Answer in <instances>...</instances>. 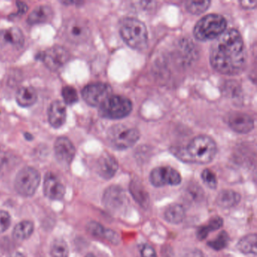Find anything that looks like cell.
Masks as SVG:
<instances>
[{
    "instance_id": "e0dca14e",
    "label": "cell",
    "mask_w": 257,
    "mask_h": 257,
    "mask_svg": "<svg viewBox=\"0 0 257 257\" xmlns=\"http://www.w3.org/2000/svg\"><path fill=\"white\" fill-rule=\"evenodd\" d=\"M0 44L21 49L25 44V35L19 28H10L0 31Z\"/></svg>"
},
{
    "instance_id": "e575fe53",
    "label": "cell",
    "mask_w": 257,
    "mask_h": 257,
    "mask_svg": "<svg viewBox=\"0 0 257 257\" xmlns=\"http://www.w3.org/2000/svg\"><path fill=\"white\" fill-rule=\"evenodd\" d=\"M141 257H157V253L154 248L147 243L143 245L141 249Z\"/></svg>"
},
{
    "instance_id": "7402d4cb",
    "label": "cell",
    "mask_w": 257,
    "mask_h": 257,
    "mask_svg": "<svg viewBox=\"0 0 257 257\" xmlns=\"http://www.w3.org/2000/svg\"><path fill=\"white\" fill-rule=\"evenodd\" d=\"M240 201V194L233 190H223L217 195L216 202L221 208L228 209L238 204Z\"/></svg>"
},
{
    "instance_id": "2e32d148",
    "label": "cell",
    "mask_w": 257,
    "mask_h": 257,
    "mask_svg": "<svg viewBox=\"0 0 257 257\" xmlns=\"http://www.w3.org/2000/svg\"><path fill=\"white\" fill-rule=\"evenodd\" d=\"M118 169L117 161L108 153L102 155L97 162V172L105 180H110L115 176Z\"/></svg>"
},
{
    "instance_id": "d6a6232c",
    "label": "cell",
    "mask_w": 257,
    "mask_h": 257,
    "mask_svg": "<svg viewBox=\"0 0 257 257\" xmlns=\"http://www.w3.org/2000/svg\"><path fill=\"white\" fill-rule=\"evenodd\" d=\"M201 179L210 189H215L217 187V180H216V175L210 170H204L201 173Z\"/></svg>"
},
{
    "instance_id": "4fadbf2b",
    "label": "cell",
    "mask_w": 257,
    "mask_h": 257,
    "mask_svg": "<svg viewBox=\"0 0 257 257\" xmlns=\"http://www.w3.org/2000/svg\"><path fill=\"white\" fill-rule=\"evenodd\" d=\"M55 158L61 165L68 166L73 162L76 155V148L73 143L66 137H60L54 146Z\"/></svg>"
},
{
    "instance_id": "b9f144b4",
    "label": "cell",
    "mask_w": 257,
    "mask_h": 257,
    "mask_svg": "<svg viewBox=\"0 0 257 257\" xmlns=\"http://www.w3.org/2000/svg\"><path fill=\"white\" fill-rule=\"evenodd\" d=\"M25 138H26L27 139H28V140H31V138H32V136H31V135H30V134L26 133V134H25ZM31 140H32V139H31Z\"/></svg>"
},
{
    "instance_id": "3957f363",
    "label": "cell",
    "mask_w": 257,
    "mask_h": 257,
    "mask_svg": "<svg viewBox=\"0 0 257 257\" xmlns=\"http://www.w3.org/2000/svg\"><path fill=\"white\" fill-rule=\"evenodd\" d=\"M119 33L124 43L133 49L142 50L148 43L147 27L141 21L126 18L119 25Z\"/></svg>"
},
{
    "instance_id": "9c48e42d",
    "label": "cell",
    "mask_w": 257,
    "mask_h": 257,
    "mask_svg": "<svg viewBox=\"0 0 257 257\" xmlns=\"http://www.w3.org/2000/svg\"><path fill=\"white\" fill-rule=\"evenodd\" d=\"M63 31L66 39L74 44L85 43L91 35L89 26L82 19H71L67 21Z\"/></svg>"
},
{
    "instance_id": "7bdbcfd3",
    "label": "cell",
    "mask_w": 257,
    "mask_h": 257,
    "mask_svg": "<svg viewBox=\"0 0 257 257\" xmlns=\"http://www.w3.org/2000/svg\"><path fill=\"white\" fill-rule=\"evenodd\" d=\"M85 257H95V255H94V254L92 253H88L86 255H85Z\"/></svg>"
},
{
    "instance_id": "ffe728a7",
    "label": "cell",
    "mask_w": 257,
    "mask_h": 257,
    "mask_svg": "<svg viewBox=\"0 0 257 257\" xmlns=\"http://www.w3.org/2000/svg\"><path fill=\"white\" fill-rule=\"evenodd\" d=\"M131 194L134 199L144 208H147L150 204V195L142 183L138 180H133L129 186Z\"/></svg>"
},
{
    "instance_id": "5b68a950",
    "label": "cell",
    "mask_w": 257,
    "mask_h": 257,
    "mask_svg": "<svg viewBox=\"0 0 257 257\" xmlns=\"http://www.w3.org/2000/svg\"><path fill=\"white\" fill-rule=\"evenodd\" d=\"M140 136V132L136 127L118 124L109 129L107 140L113 148L123 150L133 147L138 142Z\"/></svg>"
},
{
    "instance_id": "ab89813d",
    "label": "cell",
    "mask_w": 257,
    "mask_h": 257,
    "mask_svg": "<svg viewBox=\"0 0 257 257\" xmlns=\"http://www.w3.org/2000/svg\"><path fill=\"white\" fill-rule=\"evenodd\" d=\"M185 257H204V254L198 250V249H194V250L190 251L189 253L186 254Z\"/></svg>"
},
{
    "instance_id": "4316f807",
    "label": "cell",
    "mask_w": 257,
    "mask_h": 257,
    "mask_svg": "<svg viewBox=\"0 0 257 257\" xmlns=\"http://www.w3.org/2000/svg\"><path fill=\"white\" fill-rule=\"evenodd\" d=\"M210 1H186L185 7L191 14L201 15L210 7Z\"/></svg>"
},
{
    "instance_id": "8fae6325",
    "label": "cell",
    "mask_w": 257,
    "mask_h": 257,
    "mask_svg": "<svg viewBox=\"0 0 257 257\" xmlns=\"http://www.w3.org/2000/svg\"><path fill=\"white\" fill-rule=\"evenodd\" d=\"M103 205L112 213H119L125 208L127 198L121 186L113 185L105 190L103 195Z\"/></svg>"
},
{
    "instance_id": "d4e9b609",
    "label": "cell",
    "mask_w": 257,
    "mask_h": 257,
    "mask_svg": "<svg viewBox=\"0 0 257 257\" xmlns=\"http://www.w3.org/2000/svg\"><path fill=\"white\" fill-rule=\"evenodd\" d=\"M256 234H249L237 242V248L244 254H256Z\"/></svg>"
},
{
    "instance_id": "ba28073f",
    "label": "cell",
    "mask_w": 257,
    "mask_h": 257,
    "mask_svg": "<svg viewBox=\"0 0 257 257\" xmlns=\"http://www.w3.org/2000/svg\"><path fill=\"white\" fill-rule=\"evenodd\" d=\"M70 57V53L65 48L54 46L39 54L37 58L43 61L48 69L55 72L62 68L68 62Z\"/></svg>"
},
{
    "instance_id": "cb8c5ba5",
    "label": "cell",
    "mask_w": 257,
    "mask_h": 257,
    "mask_svg": "<svg viewBox=\"0 0 257 257\" xmlns=\"http://www.w3.org/2000/svg\"><path fill=\"white\" fill-rule=\"evenodd\" d=\"M34 223L31 221L25 220L19 222L13 230V235L18 240L29 238L34 232Z\"/></svg>"
},
{
    "instance_id": "7a4b0ae2",
    "label": "cell",
    "mask_w": 257,
    "mask_h": 257,
    "mask_svg": "<svg viewBox=\"0 0 257 257\" xmlns=\"http://www.w3.org/2000/svg\"><path fill=\"white\" fill-rule=\"evenodd\" d=\"M217 147L210 137L200 135L189 142L183 148H179L175 152L178 159L188 163L204 165L211 162L216 156Z\"/></svg>"
},
{
    "instance_id": "836d02e7",
    "label": "cell",
    "mask_w": 257,
    "mask_h": 257,
    "mask_svg": "<svg viewBox=\"0 0 257 257\" xmlns=\"http://www.w3.org/2000/svg\"><path fill=\"white\" fill-rule=\"evenodd\" d=\"M11 225V216L8 212L0 210V233L4 232Z\"/></svg>"
},
{
    "instance_id": "484cf974",
    "label": "cell",
    "mask_w": 257,
    "mask_h": 257,
    "mask_svg": "<svg viewBox=\"0 0 257 257\" xmlns=\"http://www.w3.org/2000/svg\"><path fill=\"white\" fill-rule=\"evenodd\" d=\"M223 225V219L220 216H213L207 225L200 227L196 232V236L198 240H204L208 235L210 231H216L219 229Z\"/></svg>"
},
{
    "instance_id": "9a60e30c",
    "label": "cell",
    "mask_w": 257,
    "mask_h": 257,
    "mask_svg": "<svg viewBox=\"0 0 257 257\" xmlns=\"http://www.w3.org/2000/svg\"><path fill=\"white\" fill-rule=\"evenodd\" d=\"M228 124L234 132L240 134H247L253 129L252 118L247 114L240 112H233L228 115Z\"/></svg>"
},
{
    "instance_id": "7c38bea8",
    "label": "cell",
    "mask_w": 257,
    "mask_h": 257,
    "mask_svg": "<svg viewBox=\"0 0 257 257\" xmlns=\"http://www.w3.org/2000/svg\"><path fill=\"white\" fill-rule=\"evenodd\" d=\"M150 181L155 187L177 186L181 183L182 177L178 171L171 167H159L150 173Z\"/></svg>"
},
{
    "instance_id": "ac0fdd59",
    "label": "cell",
    "mask_w": 257,
    "mask_h": 257,
    "mask_svg": "<svg viewBox=\"0 0 257 257\" xmlns=\"http://www.w3.org/2000/svg\"><path fill=\"white\" fill-rule=\"evenodd\" d=\"M48 118L51 125L55 128H59L64 125L67 119L65 104L58 100L52 102L48 111Z\"/></svg>"
},
{
    "instance_id": "74e56055",
    "label": "cell",
    "mask_w": 257,
    "mask_h": 257,
    "mask_svg": "<svg viewBox=\"0 0 257 257\" xmlns=\"http://www.w3.org/2000/svg\"><path fill=\"white\" fill-rule=\"evenodd\" d=\"M240 4L243 8L251 10V9H254L256 7L257 3L256 1H248V0H244V1L240 2Z\"/></svg>"
},
{
    "instance_id": "8992f818",
    "label": "cell",
    "mask_w": 257,
    "mask_h": 257,
    "mask_svg": "<svg viewBox=\"0 0 257 257\" xmlns=\"http://www.w3.org/2000/svg\"><path fill=\"white\" fill-rule=\"evenodd\" d=\"M132 101L122 96L111 95L100 106L99 114L108 119H121L132 111Z\"/></svg>"
},
{
    "instance_id": "1f68e13d",
    "label": "cell",
    "mask_w": 257,
    "mask_h": 257,
    "mask_svg": "<svg viewBox=\"0 0 257 257\" xmlns=\"http://www.w3.org/2000/svg\"><path fill=\"white\" fill-rule=\"evenodd\" d=\"M107 228H105L101 224L95 221H91L87 225V230L91 235L97 237L104 238Z\"/></svg>"
},
{
    "instance_id": "5bb4252c",
    "label": "cell",
    "mask_w": 257,
    "mask_h": 257,
    "mask_svg": "<svg viewBox=\"0 0 257 257\" xmlns=\"http://www.w3.org/2000/svg\"><path fill=\"white\" fill-rule=\"evenodd\" d=\"M65 187L56 175L49 172L44 179V193L52 200H61L65 195Z\"/></svg>"
},
{
    "instance_id": "83f0119b",
    "label": "cell",
    "mask_w": 257,
    "mask_h": 257,
    "mask_svg": "<svg viewBox=\"0 0 257 257\" xmlns=\"http://www.w3.org/2000/svg\"><path fill=\"white\" fill-rule=\"evenodd\" d=\"M69 249L67 243L63 239H57L51 247L52 257H68Z\"/></svg>"
},
{
    "instance_id": "4dcf8cb0",
    "label": "cell",
    "mask_w": 257,
    "mask_h": 257,
    "mask_svg": "<svg viewBox=\"0 0 257 257\" xmlns=\"http://www.w3.org/2000/svg\"><path fill=\"white\" fill-rule=\"evenodd\" d=\"M61 94L66 104L73 105L79 101L77 91L73 87L70 85H67L62 88Z\"/></svg>"
},
{
    "instance_id": "f546056e",
    "label": "cell",
    "mask_w": 257,
    "mask_h": 257,
    "mask_svg": "<svg viewBox=\"0 0 257 257\" xmlns=\"http://www.w3.org/2000/svg\"><path fill=\"white\" fill-rule=\"evenodd\" d=\"M16 162V158L12 153L0 151V172L13 168Z\"/></svg>"
},
{
    "instance_id": "52a82bcc",
    "label": "cell",
    "mask_w": 257,
    "mask_h": 257,
    "mask_svg": "<svg viewBox=\"0 0 257 257\" xmlns=\"http://www.w3.org/2000/svg\"><path fill=\"white\" fill-rule=\"evenodd\" d=\"M41 176L40 172L32 167L22 168L16 176L15 188L22 196H32L40 186Z\"/></svg>"
},
{
    "instance_id": "60d3db41",
    "label": "cell",
    "mask_w": 257,
    "mask_h": 257,
    "mask_svg": "<svg viewBox=\"0 0 257 257\" xmlns=\"http://www.w3.org/2000/svg\"><path fill=\"white\" fill-rule=\"evenodd\" d=\"M7 257H25V255L21 253V252L16 251V252H12V253L10 254Z\"/></svg>"
},
{
    "instance_id": "f35d334b",
    "label": "cell",
    "mask_w": 257,
    "mask_h": 257,
    "mask_svg": "<svg viewBox=\"0 0 257 257\" xmlns=\"http://www.w3.org/2000/svg\"><path fill=\"white\" fill-rule=\"evenodd\" d=\"M17 6L18 9H19L18 13H19V14H24V13H25L28 11V6H27V4H25V3L18 2Z\"/></svg>"
},
{
    "instance_id": "44dd1931",
    "label": "cell",
    "mask_w": 257,
    "mask_h": 257,
    "mask_svg": "<svg viewBox=\"0 0 257 257\" xmlns=\"http://www.w3.org/2000/svg\"><path fill=\"white\" fill-rule=\"evenodd\" d=\"M16 101L22 107H30L35 104L37 100V93L33 87H22L16 93Z\"/></svg>"
},
{
    "instance_id": "277c9868",
    "label": "cell",
    "mask_w": 257,
    "mask_h": 257,
    "mask_svg": "<svg viewBox=\"0 0 257 257\" xmlns=\"http://www.w3.org/2000/svg\"><path fill=\"white\" fill-rule=\"evenodd\" d=\"M226 26V20L223 16L218 14L207 15L197 22L194 28V36L199 41H210L223 34Z\"/></svg>"
},
{
    "instance_id": "30bf717a",
    "label": "cell",
    "mask_w": 257,
    "mask_h": 257,
    "mask_svg": "<svg viewBox=\"0 0 257 257\" xmlns=\"http://www.w3.org/2000/svg\"><path fill=\"white\" fill-rule=\"evenodd\" d=\"M112 88L108 84L103 82L89 84L82 90V98L89 106L99 107L112 95Z\"/></svg>"
},
{
    "instance_id": "8d00e7d4",
    "label": "cell",
    "mask_w": 257,
    "mask_h": 257,
    "mask_svg": "<svg viewBox=\"0 0 257 257\" xmlns=\"http://www.w3.org/2000/svg\"><path fill=\"white\" fill-rule=\"evenodd\" d=\"M188 192H189V195L190 196L192 195V198L195 200H198V198H201L202 195L201 189L198 186L189 188V189H188Z\"/></svg>"
},
{
    "instance_id": "d590c367",
    "label": "cell",
    "mask_w": 257,
    "mask_h": 257,
    "mask_svg": "<svg viewBox=\"0 0 257 257\" xmlns=\"http://www.w3.org/2000/svg\"><path fill=\"white\" fill-rule=\"evenodd\" d=\"M104 239L112 243L114 245H118L120 242V237L115 231L111 229H106Z\"/></svg>"
},
{
    "instance_id": "6da1fadb",
    "label": "cell",
    "mask_w": 257,
    "mask_h": 257,
    "mask_svg": "<svg viewBox=\"0 0 257 257\" xmlns=\"http://www.w3.org/2000/svg\"><path fill=\"white\" fill-rule=\"evenodd\" d=\"M210 61L218 73L233 76L244 69L246 52L244 43L237 30L225 31L216 39L210 52Z\"/></svg>"
},
{
    "instance_id": "603a6c76",
    "label": "cell",
    "mask_w": 257,
    "mask_h": 257,
    "mask_svg": "<svg viewBox=\"0 0 257 257\" xmlns=\"http://www.w3.org/2000/svg\"><path fill=\"white\" fill-rule=\"evenodd\" d=\"M186 216L184 207L179 204L170 205L165 212V219L167 222L171 224L181 223Z\"/></svg>"
},
{
    "instance_id": "f1b7e54d",
    "label": "cell",
    "mask_w": 257,
    "mask_h": 257,
    "mask_svg": "<svg viewBox=\"0 0 257 257\" xmlns=\"http://www.w3.org/2000/svg\"><path fill=\"white\" fill-rule=\"evenodd\" d=\"M228 241H229V236H228V233L226 231H222L213 240H210L207 243V245L211 249L219 251L226 247Z\"/></svg>"
},
{
    "instance_id": "d6986e66",
    "label": "cell",
    "mask_w": 257,
    "mask_h": 257,
    "mask_svg": "<svg viewBox=\"0 0 257 257\" xmlns=\"http://www.w3.org/2000/svg\"><path fill=\"white\" fill-rule=\"evenodd\" d=\"M53 16L54 11L50 6H39L29 15L28 22L31 25L47 23L52 20Z\"/></svg>"
}]
</instances>
